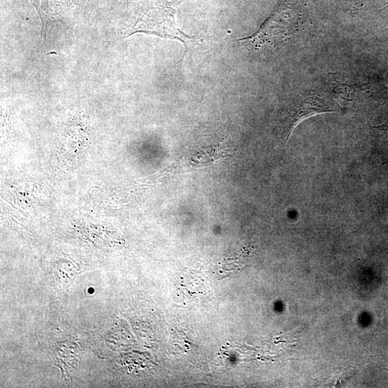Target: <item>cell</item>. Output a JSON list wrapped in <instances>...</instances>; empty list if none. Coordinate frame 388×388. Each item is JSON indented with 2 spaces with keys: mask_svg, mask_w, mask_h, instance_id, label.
<instances>
[{
  "mask_svg": "<svg viewBox=\"0 0 388 388\" xmlns=\"http://www.w3.org/2000/svg\"><path fill=\"white\" fill-rule=\"evenodd\" d=\"M181 2L142 0L128 35L137 33H146L162 37L178 40L183 43L185 56L189 47L194 42V39L185 34L177 24V11Z\"/></svg>",
  "mask_w": 388,
  "mask_h": 388,
  "instance_id": "6da1fadb",
  "label": "cell"
},
{
  "mask_svg": "<svg viewBox=\"0 0 388 388\" xmlns=\"http://www.w3.org/2000/svg\"><path fill=\"white\" fill-rule=\"evenodd\" d=\"M334 112L320 97L307 96L290 104L282 114L283 132L287 140L295 127L304 119L314 114Z\"/></svg>",
  "mask_w": 388,
  "mask_h": 388,
  "instance_id": "7a4b0ae2",
  "label": "cell"
},
{
  "mask_svg": "<svg viewBox=\"0 0 388 388\" xmlns=\"http://www.w3.org/2000/svg\"><path fill=\"white\" fill-rule=\"evenodd\" d=\"M36 8L42 23L41 36L47 40L49 30L57 23L65 27L73 26L69 6L66 0H31Z\"/></svg>",
  "mask_w": 388,
  "mask_h": 388,
  "instance_id": "3957f363",
  "label": "cell"
},
{
  "mask_svg": "<svg viewBox=\"0 0 388 388\" xmlns=\"http://www.w3.org/2000/svg\"><path fill=\"white\" fill-rule=\"evenodd\" d=\"M298 16H290L289 17L286 16L283 20L278 21L275 16L271 19V22L265 28L253 36V39L259 42L258 45H260L263 40L266 42L275 40L281 41L293 33L298 25Z\"/></svg>",
  "mask_w": 388,
  "mask_h": 388,
  "instance_id": "277c9868",
  "label": "cell"
},
{
  "mask_svg": "<svg viewBox=\"0 0 388 388\" xmlns=\"http://www.w3.org/2000/svg\"><path fill=\"white\" fill-rule=\"evenodd\" d=\"M375 128L377 129L380 136L382 138V153L386 160L385 163H388V122L378 127H375Z\"/></svg>",
  "mask_w": 388,
  "mask_h": 388,
  "instance_id": "5b68a950",
  "label": "cell"
},
{
  "mask_svg": "<svg viewBox=\"0 0 388 388\" xmlns=\"http://www.w3.org/2000/svg\"><path fill=\"white\" fill-rule=\"evenodd\" d=\"M94 291H95V290L93 288H90L89 290V293H91V294H93Z\"/></svg>",
  "mask_w": 388,
  "mask_h": 388,
  "instance_id": "8992f818",
  "label": "cell"
}]
</instances>
